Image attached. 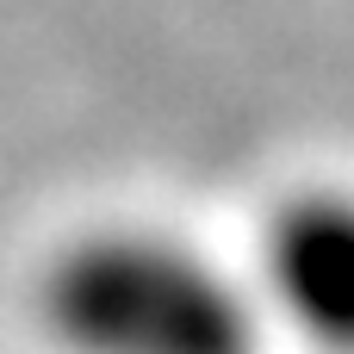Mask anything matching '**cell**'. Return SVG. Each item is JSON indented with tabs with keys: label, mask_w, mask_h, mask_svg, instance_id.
I'll use <instances>...</instances> for the list:
<instances>
[{
	"label": "cell",
	"mask_w": 354,
	"mask_h": 354,
	"mask_svg": "<svg viewBox=\"0 0 354 354\" xmlns=\"http://www.w3.org/2000/svg\"><path fill=\"white\" fill-rule=\"evenodd\" d=\"M37 317L62 354H261L255 286L174 230L100 224L37 274Z\"/></svg>",
	"instance_id": "obj_1"
},
{
	"label": "cell",
	"mask_w": 354,
	"mask_h": 354,
	"mask_svg": "<svg viewBox=\"0 0 354 354\" xmlns=\"http://www.w3.org/2000/svg\"><path fill=\"white\" fill-rule=\"evenodd\" d=\"M255 305L311 354H354V187L286 193L255 243Z\"/></svg>",
	"instance_id": "obj_2"
}]
</instances>
